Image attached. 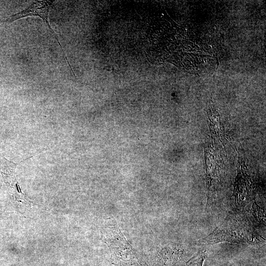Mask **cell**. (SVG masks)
<instances>
[{"instance_id":"cell-4","label":"cell","mask_w":266,"mask_h":266,"mask_svg":"<svg viewBox=\"0 0 266 266\" xmlns=\"http://www.w3.org/2000/svg\"><path fill=\"white\" fill-rule=\"evenodd\" d=\"M19 163L7 160L0 153V170L6 183L20 189L16 179L15 170Z\"/></svg>"},{"instance_id":"cell-3","label":"cell","mask_w":266,"mask_h":266,"mask_svg":"<svg viewBox=\"0 0 266 266\" xmlns=\"http://www.w3.org/2000/svg\"><path fill=\"white\" fill-rule=\"evenodd\" d=\"M233 195L237 210H241L254 197L253 184L249 174L245 169L239 168L234 184Z\"/></svg>"},{"instance_id":"cell-5","label":"cell","mask_w":266,"mask_h":266,"mask_svg":"<svg viewBox=\"0 0 266 266\" xmlns=\"http://www.w3.org/2000/svg\"><path fill=\"white\" fill-rule=\"evenodd\" d=\"M206 257L205 251L200 252L186 262L183 266H202Z\"/></svg>"},{"instance_id":"cell-1","label":"cell","mask_w":266,"mask_h":266,"mask_svg":"<svg viewBox=\"0 0 266 266\" xmlns=\"http://www.w3.org/2000/svg\"><path fill=\"white\" fill-rule=\"evenodd\" d=\"M238 211L228 214L214 230L200 239V244H214L220 242L256 245L264 242V238L256 231L245 214Z\"/></svg>"},{"instance_id":"cell-2","label":"cell","mask_w":266,"mask_h":266,"mask_svg":"<svg viewBox=\"0 0 266 266\" xmlns=\"http://www.w3.org/2000/svg\"><path fill=\"white\" fill-rule=\"evenodd\" d=\"M53 2V1H51L45 0L36 1L35 2H33L27 8L18 13L11 15L10 17L5 20L4 22L10 24L21 18L29 16H37L40 17L46 24V26L49 29L50 32L51 33L56 40L57 41L58 43L60 46V47L61 48L63 55L64 56L66 60V62L68 63L70 69L72 70V68L68 61L66 56L62 48L61 44L59 41L58 36L56 33L53 31V30L51 28L48 20L49 8L50 4H51Z\"/></svg>"},{"instance_id":"cell-6","label":"cell","mask_w":266,"mask_h":266,"mask_svg":"<svg viewBox=\"0 0 266 266\" xmlns=\"http://www.w3.org/2000/svg\"><path fill=\"white\" fill-rule=\"evenodd\" d=\"M253 209L256 220L259 223H265L266 217L264 210L261 208L255 201L253 203Z\"/></svg>"}]
</instances>
